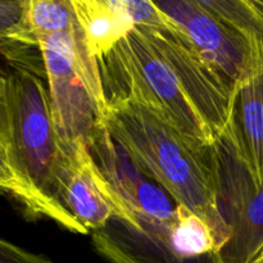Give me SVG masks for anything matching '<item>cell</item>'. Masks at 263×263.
<instances>
[{
    "mask_svg": "<svg viewBox=\"0 0 263 263\" xmlns=\"http://www.w3.org/2000/svg\"><path fill=\"white\" fill-rule=\"evenodd\" d=\"M99 122L176 205L189 210L210 226L220 252L230 239V230L218 208L211 148H195L162 116L126 98L108 99Z\"/></svg>",
    "mask_w": 263,
    "mask_h": 263,
    "instance_id": "1",
    "label": "cell"
},
{
    "mask_svg": "<svg viewBox=\"0 0 263 263\" xmlns=\"http://www.w3.org/2000/svg\"><path fill=\"white\" fill-rule=\"evenodd\" d=\"M76 18L64 30L35 36L48 80L54 123L63 145L89 143L100 120L69 51V33Z\"/></svg>",
    "mask_w": 263,
    "mask_h": 263,
    "instance_id": "6",
    "label": "cell"
},
{
    "mask_svg": "<svg viewBox=\"0 0 263 263\" xmlns=\"http://www.w3.org/2000/svg\"><path fill=\"white\" fill-rule=\"evenodd\" d=\"M0 131L7 158L18 177L53 210L77 221L59 199L63 148L48 86L32 67L14 64L3 72Z\"/></svg>",
    "mask_w": 263,
    "mask_h": 263,
    "instance_id": "2",
    "label": "cell"
},
{
    "mask_svg": "<svg viewBox=\"0 0 263 263\" xmlns=\"http://www.w3.org/2000/svg\"><path fill=\"white\" fill-rule=\"evenodd\" d=\"M251 263H263V249L261 251V253H259Z\"/></svg>",
    "mask_w": 263,
    "mask_h": 263,
    "instance_id": "16",
    "label": "cell"
},
{
    "mask_svg": "<svg viewBox=\"0 0 263 263\" xmlns=\"http://www.w3.org/2000/svg\"><path fill=\"white\" fill-rule=\"evenodd\" d=\"M2 77H3V72H0V84H2ZM0 148L4 151V146H3V138H2V131H0ZM5 152V151H4Z\"/></svg>",
    "mask_w": 263,
    "mask_h": 263,
    "instance_id": "17",
    "label": "cell"
},
{
    "mask_svg": "<svg viewBox=\"0 0 263 263\" xmlns=\"http://www.w3.org/2000/svg\"><path fill=\"white\" fill-rule=\"evenodd\" d=\"M89 151L108 187L113 217L133 228L141 221L168 222L174 218L175 207L163 190L143 174L103 123L95 126Z\"/></svg>",
    "mask_w": 263,
    "mask_h": 263,
    "instance_id": "5",
    "label": "cell"
},
{
    "mask_svg": "<svg viewBox=\"0 0 263 263\" xmlns=\"http://www.w3.org/2000/svg\"><path fill=\"white\" fill-rule=\"evenodd\" d=\"M259 3H261V5L263 7V2H261V0H259Z\"/></svg>",
    "mask_w": 263,
    "mask_h": 263,
    "instance_id": "18",
    "label": "cell"
},
{
    "mask_svg": "<svg viewBox=\"0 0 263 263\" xmlns=\"http://www.w3.org/2000/svg\"><path fill=\"white\" fill-rule=\"evenodd\" d=\"M27 9L28 0H0V43H17L37 48L28 25Z\"/></svg>",
    "mask_w": 263,
    "mask_h": 263,
    "instance_id": "13",
    "label": "cell"
},
{
    "mask_svg": "<svg viewBox=\"0 0 263 263\" xmlns=\"http://www.w3.org/2000/svg\"><path fill=\"white\" fill-rule=\"evenodd\" d=\"M107 99L126 98L151 108L193 146L207 151L216 135L172 67L135 27L99 59Z\"/></svg>",
    "mask_w": 263,
    "mask_h": 263,
    "instance_id": "3",
    "label": "cell"
},
{
    "mask_svg": "<svg viewBox=\"0 0 263 263\" xmlns=\"http://www.w3.org/2000/svg\"><path fill=\"white\" fill-rule=\"evenodd\" d=\"M62 148L63 159L58 177L62 205L89 233L104 228L115 211L104 179L90 154L89 143L62 144Z\"/></svg>",
    "mask_w": 263,
    "mask_h": 263,
    "instance_id": "9",
    "label": "cell"
},
{
    "mask_svg": "<svg viewBox=\"0 0 263 263\" xmlns=\"http://www.w3.org/2000/svg\"><path fill=\"white\" fill-rule=\"evenodd\" d=\"M215 189L230 239L218 252L220 263H251L263 249V185L247 158L235 105L226 127L211 146Z\"/></svg>",
    "mask_w": 263,
    "mask_h": 263,
    "instance_id": "4",
    "label": "cell"
},
{
    "mask_svg": "<svg viewBox=\"0 0 263 263\" xmlns=\"http://www.w3.org/2000/svg\"><path fill=\"white\" fill-rule=\"evenodd\" d=\"M0 192L9 193L17 200H20L28 213L39 217H46L58 223L61 228L76 234H89V231L77 221L64 217L59 212L44 202L26 182L18 177L10 166L5 152L0 148Z\"/></svg>",
    "mask_w": 263,
    "mask_h": 263,
    "instance_id": "12",
    "label": "cell"
},
{
    "mask_svg": "<svg viewBox=\"0 0 263 263\" xmlns=\"http://www.w3.org/2000/svg\"><path fill=\"white\" fill-rule=\"evenodd\" d=\"M251 73L236 87L235 117L247 158L263 185V37L251 41Z\"/></svg>",
    "mask_w": 263,
    "mask_h": 263,
    "instance_id": "10",
    "label": "cell"
},
{
    "mask_svg": "<svg viewBox=\"0 0 263 263\" xmlns=\"http://www.w3.org/2000/svg\"><path fill=\"white\" fill-rule=\"evenodd\" d=\"M110 3L118 12L126 15L135 27H162L171 23V20L157 8L154 2L110 0Z\"/></svg>",
    "mask_w": 263,
    "mask_h": 263,
    "instance_id": "14",
    "label": "cell"
},
{
    "mask_svg": "<svg viewBox=\"0 0 263 263\" xmlns=\"http://www.w3.org/2000/svg\"><path fill=\"white\" fill-rule=\"evenodd\" d=\"M172 221H141L133 228L112 217L104 228L90 233L92 247L109 263H220L218 254L193 257L185 253L174 238Z\"/></svg>",
    "mask_w": 263,
    "mask_h": 263,
    "instance_id": "8",
    "label": "cell"
},
{
    "mask_svg": "<svg viewBox=\"0 0 263 263\" xmlns=\"http://www.w3.org/2000/svg\"><path fill=\"white\" fill-rule=\"evenodd\" d=\"M154 4L181 30L200 55L235 87L251 73V44L234 26L208 8L204 0H172Z\"/></svg>",
    "mask_w": 263,
    "mask_h": 263,
    "instance_id": "7",
    "label": "cell"
},
{
    "mask_svg": "<svg viewBox=\"0 0 263 263\" xmlns=\"http://www.w3.org/2000/svg\"><path fill=\"white\" fill-rule=\"evenodd\" d=\"M90 50L100 59L122 41L135 26L110 0H71Z\"/></svg>",
    "mask_w": 263,
    "mask_h": 263,
    "instance_id": "11",
    "label": "cell"
},
{
    "mask_svg": "<svg viewBox=\"0 0 263 263\" xmlns=\"http://www.w3.org/2000/svg\"><path fill=\"white\" fill-rule=\"evenodd\" d=\"M0 263H51L46 257L31 253L0 238Z\"/></svg>",
    "mask_w": 263,
    "mask_h": 263,
    "instance_id": "15",
    "label": "cell"
}]
</instances>
